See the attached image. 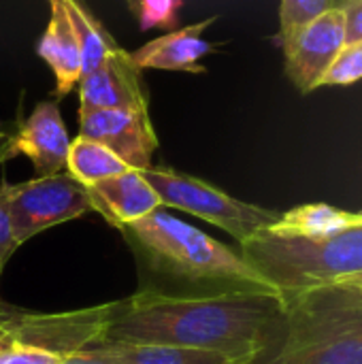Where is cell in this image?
Segmentation results:
<instances>
[{
    "instance_id": "obj_1",
    "label": "cell",
    "mask_w": 362,
    "mask_h": 364,
    "mask_svg": "<svg viewBox=\"0 0 362 364\" xmlns=\"http://www.w3.org/2000/svg\"><path fill=\"white\" fill-rule=\"evenodd\" d=\"M286 333L288 318L280 294L162 296L137 290L132 296L111 303V316L98 346H177L252 364L284 346Z\"/></svg>"
},
{
    "instance_id": "obj_2",
    "label": "cell",
    "mask_w": 362,
    "mask_h": 364,
    "mask_svg": "<svg viewBox=\"0 0 362 364\" xmlns=\"http://www.w3.org/2000/svg\"><path fill=\"white\" fill-rule=\"evenodd\" d=\"M117 230L137 260L141 292L162 296L280 294L241 252L175 218L164 207Z\"/></svg>"
},
{
    "instance_id": "obj_3",
    "label": "cell",
    "mask_w": 362,
    "mask_h": 364,
    "mask_svg": "<svg viewBox=\"0 0 362 364\" xmlns=\"http://www.w3.org/2000/svg\"><path fill=\"white\" fill-rule=\"evenodd\" d=\"M241 254L286 299L362 273V226L322 239L262 230L241 245Z\"/></svg>"
},
{
    "instance_id": "obj_4",
    "label": "cell",
    "mask_w": 362,
    "mask_h": 364,
    "mask_svg": "<svg viewBox=\"0 0 362 364\" xmlns=\"http://www.w3.org/2000/svg\"><path fill=\"white\" fill-rule=\"evenodd\" d=\"M294 364H362V292L333 284L284 299Z\"/></svg>"
},
{
    "instance_id": "obj_5",
    "label": "cell",
    "mask_w": 362,
    "mask_h": 364,
    "mask_svg": "<svg viewBox=\"0 0 362 364\" xmlns=\"http://www.w3.org/2000/svg\"><path fill=\"white\" fill-rule=\"evenodd\" d=\"M164 209L186 211L207 224L228 232L239 245L267 230L280 220V211L252 205L194 175L171 166H149L143 171Z\"/></svg>"
},
{
    "instance_id": "obj_6",
    "label": "cell",
    "mask_w": 362,
    "mask_h": 364,
    "mask_svg": "<svg viewBox=\"0 0 362 364\" xmlns=\"http://www.w3.org/2000/svg\"><path fill=\"white\" fill-rule=\"evenodd\" d=\"M111 316V303L73 311H34L0 299V335L28 348L68 358L98 346Z\"/></svg>"
},
{
    "instance_id": "obj_7",
    "label": "cell",
    "mask_w": 362,
    "mask_h": 364,
    "mask_svg": "<svg viewBox=\"0 0 362 364\" xmlns=\"http://www.w3.org/2000/svg\"><path fill=\"white\" fill-rule=\"evenodd\" d=\"M6 200L19 245L58 224L94 211L87 188L66 171L23 183H6Z\"/></svg>"
},
{
    "instance_id": "obj_8",
    "label": "cell",
    "mask_w": 362,
    "mask_h": 364,
    "mask_svg": "<svg viewBox=\"0 0 362 364\" xmlns=\"http://www.w3.org/2000/svg\"><path fill=\"white\" fill-rule=\"evenodd\" d=\"M286 77L301 94L320 87V81L346 45V15L339 6L282 38Z\"/></svg>"
},
{
    "instance_id": "obj_9",
    "label": "cell",
    "mask_w": 362,
    "mask_h": 364,
    "mask_svg": "<svg viewBox=\"0 0 362 364\" xmlns=\"http://www.w3.org/2000/svg\"><path fill=\"white\" fill-rule=\"evenodd\" d=\"M79 134L102 143L134 171L154 166L160 145L147 109L79 111Z\"/></svg>"
},
{
    "instance_id": "obj_10",
    "label": "cell",
    "mask_w": 362,
    "mask_h": 364,
    "mask_svg": "<svg viewBox=\"0 0 362 364\" xmlns=\"http://www.w3.org/2000/svg\"><path fill=\"white\" fill-rule=\"evenodd\" d=\"M70 136L60 115V107L55 100L38 102L32 113L19 122L9 149L6 158L13 160L23 156L34 166V177H49L66 171Z\"/></svg>"
},
{
    "instance_id": "obj_11",
    "label": "cell",
    "mask_w": 362,
    "mask_h": 364,
    "mask_svg": "<svg viewBox=\"0 0 362 364\" xmlns=\"http://www.w3.org/2000/svg\"><path fill=\"white\" fill-rule=\"evenodd\" d=\"M79 111L96 109H147V92L141 70L132 64L130 51L117 49L94 70L81 75Z\"/></svg>"
},
{
    "instance_id": "obj_12",
    "label": "cell",
    "mask_w": 362,
    "mask_h": 364,
    "mask_svg": "<svg viewBox=\"0 0 362 364\" xmlns=\"http://www.w3.org/2000/svg\"><path fill=\"white\" fill-rule=\"evenodd\" d=\"M215 21V15L186 28H175L154 41L130 51L132 64L143 70H173V73H205L201 60L215 51V43L207 41L203 32Z\"/></svg>"
},
{
    "instance_id": "obj_13",
    "label": "cell",
    "mask_w": 362,
    "mask_h": 364,
    "mask_svg": "<svg viewBox=\"0 0 362 364\" xmlns=\"http://www.w3.org/2000/svg\"><path fill=\"white\" fill-rule=\"evenodd\" d=\"M85 188L94 211L102 215L105 222L113 228L139 222L162 207L156 190L149 186L143 171L130 168L122 175L102 179Z\"/></svg>"
},
{
    "instance_id": "obj_14",
    "label": "cell",
    "mask_w": 362,
    "mask_h": 364,
    "mask_svg": "<svg viewBox=\"0 0 362 364\" xmlns=\"http://www.w3.org/2000/svg\"><path fill=\"white\" fill-rule=\"evenodd\" d=\"M47 2L51 9L49 23L38 38L36 53L53 73L55 79L53 100L58 102L64 96H68L81 79V49L60 4L55 0H47Z\"/></svg>"
},
{
    "instance_id": "obj_15",
    "label": "cell",
    "mask_w": 362,
    "mask_h": 364,
    "mask_svg": "<svg viewBox=\"0 0 362 364\" xmlns=\"http://www.w3.org/2000/svg\"><path fill=\"white\" fill-rule=\"evenodd\" d=\"M362 226V211H346L326 203H309L280 213V220L267 230L280 237L322 239Z\"/></svg>"
},
{
    "instance_id": "obj_16",
    "label": "cell",
    "mask_w": 362,
    "mask_h": 364,
    "mask_svg": "<svg viewBox=\"0 0 362 364\" xmlns=\"http://www.w3.org/2000/svg\"><path fill=\"white\" fill-rule=\"evenodd\" d=\"M96 356L109 364H239L233 358L177 346H132V343H105L90 348Z\"/></svg>"
},
{
    "instance_id": "obj_17",
    "label": "cell",
    "mask_w": 362,
    "mask_h": 364,
    "mask_svg": "<svg viewBox=\"0 0 362 364\" xmlns=\"http://www.w3.org/2000/svg\"><path fill=\"white\" fill-rule=\"evenodd\" d=\"M64 11L79 49H81V75L94 70L105 58L115 53L119 45L107 32V28L92 15V11L81 0H55Z\"/></svg>"
},
{
    "instance_id": "obj_18",
    "label": "cell",
    "mask_w": 362,
    "mask_h": 364,
    "mask_svg": "<svg viewBox=\"0 0 362 364\" xmlns=\"http://www.w3.org/2000/svg\"><path fill=\"white\" fill-rule=\"evenodd\" d=\"M130 171V166L119 160L109 147L102 143L77 134L70 141L68 158H66V173L75 177L83 186H94L102 179L115 177Z\"/></svg>"
},
{
    "instance_id": "obj_19",
    "label": "cell",
    "mask_w": 362,
    "mask_h": 364,
    "mask_svg": "<svg viewBox=\"0 0 362 364\" xmlns=\"http://www.w3.org/2000/svg\"><path fill=\"white\" fill-rule=\"evenodd\" d=\"M362 79V41L346 43L337 53L329 70L324 73L320 87H344Z\"/></svg>"
},
{
    "instance_id": "obj_20",
    "label": "cell",
    "mask_w": 362,
    "mask_h": 364,
    "mask_svg": "<svg viewBox=\"0 0 362 364\" xmlns=\"http://www.w3.org/2000/svg\"><path fill=\"white\" fill-rule=\"evenodd\" d=\"M333 6V0H282L280 4V41L294 30L314 21Z\"/></svg>"
},
{
    "instance_id": "obj_21",
    "label": "cell",
    "mask_w": 362,
    "mask_h": 364,
    "mask_svg": "<svg viewBox=\"0 0 362 364\" xmlns=\"http://www.w3.org/2000/svg\"><path fill=\"white\" fill-rule=\"evenodd\" d=\"M177 9L179 0H139L134 15L139 17V28L143 32L151 28H162L171 32L177 28Z\"/></svg>"
},
{
    "instance_id": "obj_22",
    "label": "cell",
    "mask_w": 362,
    "mask_h": 364,
    "mask_svg": "<svg viewBox=\"0 0 362 364\" xmlns=\"http://www.w3.org/2000/svg\"><path fill=\"white\" fill-rule=\"evenodd\" d=\"M62 358L0 335V364H60Z\"/></svg>"
},
{
    "instance_id": "obj_23",
    "label": "cell",
    "mask_w": 362,
    "mask_h": 364,
    "mask_svg": "<svg viewBox=\"0 0 362 364\" xmlns=\"http://www.w3.org/2000/svg\"><path fill=\"white\" fill-rule=\"evenodd\" d=\"M21 245L15 239L13 222H11V211H9V200H6V183L0 181V282L4 275V269L11 260V256L19 250Z\"/></svg>"
},
{
    "instance_id": "obj_24",
    "label": "cell",
    "mask_w": 362,
    "mask_h": 364,
    "mask_svg": "<svg viewBox=\"0 0 362 364\" xmlns=\"http://www.w3.org/2000/svg\"><path fill=\"white\" fill-rule=\"evenodd\" d=\"M339 9L346 15V43L362 41V0H344Z\"/></svg>"
},
{
    "instance_id": "obj_25",
    "label": "cell",
    "mask_w": 362,
    "mask_h": 364,
    "mask_svg": "<svg viewBox=\"0 0 362 364\" xmlns=\"http://www.w3.org/2000/svg\"><path fill=\"white\" fill-rule=\"evenodd\" d=\"M19 122H6V119H0V164L9 162L6 158V149H9V143L17 130Z\"/></svg>"
},
{
    "instance_id": "obj_26",
    "label": "cell",
    "mask_w": 362,
    "mask_h": 364,
    "mask_svg": "<svg viewBox=\"0 0 362 364\" xmlns=\"http://www.w3.org/2000/svg\"><path fill=\"white\" fill-rule=\"evenodd\" d=\"M252 364H294V363H292V356H290V352L286 350V341H284V346L275 348L273 352L265 354L262 358H258L256 363H252Z\"/></svg>"
},
{
    "instance_id": "obj_27",
    "label": "cell",
    "mask_w": 362,
    "mask_h": 364,
    "mask_svg": "<svg viewBox=\"0 0 362 364\" xmlns=\"http://www.w3.org/2000/svg\"><path fill=\"white\" fill-rule=\"evenodd\" d=\"M60 364H109L105 363L100 356H96L94 352H81V354H75V356H68V358H62Z\"/></svg>"
},
{
    "instance_id": "obj_28",
    "label": "cell",
    "mask_w": 362,
    "mask_h": 364,
    "mask_svg": "<svg viewBox=\"0 0 362 364\" xmlns=\"http://www.w3.org/2000/svg\"><path fill=\"white\" fill-rule=\"evenodd\" d=\"M341 284H346V286H350V288H354V290L362 292V273L354 275V277H350V279H346V282H341Z\"/></svg>"
},
{
    "instance_id": "obj_29",
    "label": "cell",
    "mask_w": 362,
    "mask_h": 364,
    "mask_svg": "<svg viewBox=\"0 0 362 364\" xmlns=\"http://www.w3.org/2000/svg\"><path fill=\"white\" fill-rule=\"evenodd\" d=\"M128 2V6H130V11L132 13H137V6H139V0H126Z\"/></svg>"
}]
</instances>
